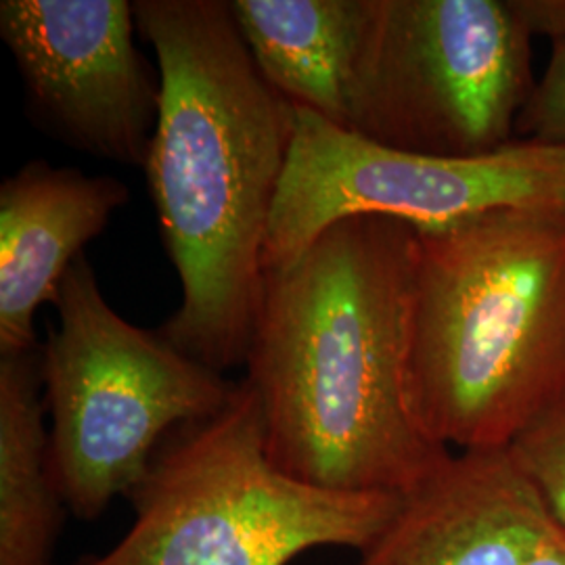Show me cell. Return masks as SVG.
Wrapping results in <instances>:
<instances>
[{"instance_id": "6da1fadb", "label": "cell", "mask_w": 565, "mask_h": 565, "mask_svg": "<svg viewBox=\"0 0 565 565\" xmlns=\"http://www.w3.org/2000/svg\"><path fill=\"white\" fill-rule=\"evenodd\" d=\"M417 243L411 224L350 216L266 273L243 380L268 459L303 484L404 494L450 452L408 390Z\"/></svg>"}, {"instance_id": "7a4b0ae2", "label": "cell", "mask_w": 565, "mask_h": 565, "mask_svg": "<svg viewBox=\"0 0 565 565\" xmlns=\"http://www.w3.org/2000/svg\"><path fill=\"white\" fill-rule=\"evenodd\" d=\"M135 15L162 76L142 170L182 291L158 331L224 373L249 352L296 105L264 81L228 2L137 0Z\"/></svg>"}, {"instance_id": "3957f363", "label": "cell", "mask_w": 565, "mask_h": 565, "mask_svg": "<svg viewBox=\"0 0 565 565\" xmlns=\"http://www.w3.org/2000/svg\"><path fill=\"white\" fill-rule=\"evenodd\" d=\"M417 233L415 415L446 448H507L565 396V203Z\"/></svg>"}, {"instance_id": "277c9868", "label": "cell", "mask_w": 565, "mask_h": 565, "mask_svg": "<svg viewBox=\"0 0 565 565\" xmlns=\"http://www.w3.org/2000/svg\"><path fill=\"white\" fill-rule=\"evenodd\" d=\"M130 503L135 524L120 543L74 565H289L321 546L361 553L401 494L287 476L266 455L260 404L242 380L223 411L166 436Z\"/></svg>"}, {"instance_id": "5b68a950", "label": "cell", "mask_w": 565, "mask_h": 565, "mask_svg": "<svg viewBox=\"0 0 565 565\" xmlns=\"http://www.w3.org/2000/svg\"><path fill=\"white\" fill-rule=\"evenodd\" d=\"M53 306L57 327L39 352L51 469L67 511L93 522L132 497L170 431L223 411L237 382L121 319L86 256Z\"/></svg>"}, {"instance_id": "8992f818", "label": "cell", "mask_w": 565, "mask_h": 565, "mask_svg": "<svg viewBox=\"0 0 565 565\" xmlns=\"http://www.w3.org/2000/svg\"><path fill=\"white\" fill-rule=\"evenodd\" d=\"M532 39L515 0H369L343 130L419 156L497 153L536 84Z\"/></svg>"}, {"instance_id": "52a82bcc", "label": "cell", "mask_w": 565, "mask_h": 565, "mask_svg": "<svg viewBox=\"0 0 565 565\" xmlns=\"http://www.w3.org/2000/svg\"><path fill=\"white\" fill-rule=\"evenodd\" d=\"M565 203V149L518 139L482 158L390 149L296 107V130L264 249V270L294 263L329 224L384 216L443 228L505 205Z\"/></svg>"}, {"instance_id": "ba28073f", "label": "cell", "mask_w": 565, "mask_h": 565, "mask_svg": "<svg viewBox=\"0 0 565 565\" xmlns=\"http://www.w3.org/2000/svg\"><path fill=\"white\" fill-rule=\"evenodd\" d=\"M128 0H2L0 39L32 124L82 153L141 166L162 103V76L135 34Z\"/></svg>"}, {"instance_id": "9c48e42d", "label": "cell", "mask_w": 565, "mask_h": 565, "mask_svg": "<svg viewBox=\"0 0 565 565\" xmlns=\"http://www.w3.org/2000/svg\"><path fill=\"white\" fill-rule=\"evenodd\" d=\"M551 530L507 448L450 450L401 494L361 565H524Z\"/></svg>"}, {"instance_id": "30bf717a", "label": "cell", "mask_w": 565, "mask_h": 565, "mask_svg": "<svg viewBox=\"0 0 565 565\" xmlns=\"http://www.w3.org/2000/svg\"><path fill=\"white\" fill-rule=\"evenodd\" d=\"M130 202L109 174L32 160L0 184V356L41 348L34 317L84 247Z\"/></svg>"}, {"instance_id": "8fae6325", "label": "cell", "mask_w": 565, "mask_h": 565, "mask_svg": "<svg viewBox=\"0 0 565 565\" xmlns=\"http://www.w3.org/2000/svg\"><path fill=\"white\" fill-rule=\"evenodd\" d=\"M228 9L264 81L343 128L369 0H228Z\"/></svg>"}, {"instance_id": "7c38bea8", "label": "cell", "mask_w": 565, "mask_h": 565, "mask_svg": "<svg viewBox=\"0 0 565 565\" xmlns=\"http://www.w3.org/2000/svg\"><path fill=\"white\" fill-rule=\"evenodd\" d=\"M39 352L0 356V565H53L67 509L51 469Z\"/></svg>"}, {"instance_id": "4fadbf2b", "label": "cell", "mask_w": 565, "mask_h": 565, "mask_svg": "<svg viewBox=\"0 0 565 565\" xmlns=\"http://www.w3.org/2000/svg\"><path fill=\"white\" fill-rule=\"evenodd\" d=\"M546 518L565 532V396L507 446Z\"/></svg>"}, {"instance_id": "5bb4252c", "label": "cell", "mask_w": 565, "mask_h": 565, "mask_svg": "<svg viewBox=\"0 0 565 565\" xmlns=\"http://www.w3.org/2000/svg\"><path fill=\"white\" fill-rule=\"evenodd\" d=\"M518 139L565 149V41L553 42L545 74L518 120Z\"/></svg>"}, {"instance_id": "9a60e30c", "label": "cell", "mask_w": 565, "mask_h": 565, "mask_svg": "<svg viewBox=\"0 0 565 565\" xmlns=\"http://www.w3.org/2000/svg\"><path fill=\"white\" fill-rule=\"evenodd\" d=\"M515 7L532 36L565 41V0H515Z\"/></svg>"}, {"instance_id": "2e32d148", "label": "cell", "mask_w": 565, "mask_h": 565, "mask_svg": "<svg viewBox=\"0 0 565 565\" xmlns=\"http://www.w3.org/2000/svg\"><path fill=\"white\" fill-rule=\"evenodd\" d=\"M524 565H565V532L553 525L545 541L530 555Z\"/></svg>"}]
</instances>
